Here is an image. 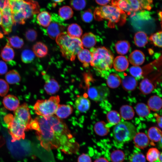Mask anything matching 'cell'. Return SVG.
<instances>
[{
	"label": "cell",
	"mask_w": 162,
	"mask_h": 162,
	"mask_svg": "<svg viewBox=\"0 0 162 162\" xmlns=\"http://www.w3.org/2000/svg\"><path fill=\"white\" fill-rule=\"evenodd\" d=\"M34 119L37 137L44 149L48 151L59 149L68 154L76 153L79 151V145L67 126L56 116H38Z\"/></svg>",
	"instance_id": "1"
},
{
	"label": "cell",
	"mask_w": 162,
	"mask_h": 162,
	"mask_svg": "<svg viewBox=\"0 0 162 162\" xmlns=\"http://www.w3.org/2000/svg\"><path fill=\"white\" fill-rule=\"evenodd\" d=\"M94 16L97 21L106 20L107 21L108 26L111 28L123 25L126 22L127 17L124 12L112 5L97 7L94 10Z\"/></svg>",
	"instance_id": "2"
},
{
	"label": "cell",
	"mask_w": 162,
	"mask_h": 162,
	"mask_svg": "<svg viewBox=\"0 0 162 162\" xmlns=\"http://www.w3.org/2000/svg\"><path fill=\"white\" fill-rule=\"evenodd\" d=\"M62 56L66 59L74 60L79 52L83 49L81 39L71 37L63 32L56 38Z\"/></svg>",
	"instance_id": "3"
},
{
	"label": "cell",
	"mask_w": 162,
	"mask_h": 162,
	"mask_svg": "<svg viewBox=\"0 0 162 162\" xmlns=\"http://www.w3.org/2000/svg\"><path fill=\"white\" fill-rule=\"evenodd\" d=\"M92 58L90 64L95 69L100 71H106L112 67L114 56L108 49L103 46L91 48Z\"/></svg>",
	"instance_id": "4"
},
{
	"label": "cell",
	"mask_w": 162,
	"mask_h": 162,
	"mask_svg": "<svg viewBox=\"0 0 162 162\" xmlns=\"http://www.w3.org/2000/svg\"><path fill=\"white\" fill-rule=\"evenodd\" d=\"M112 5L116 6L130 15L142 10H150L153 6L151 0H119L111 1Z\"/></svg>",
	"instance_id": "5"
},
{
	"label": "cell",
	"mask_w": 162,
	"mask_h": 162,
	"mask_svg": "<svg viewBox=\"0 0 162 162\" xmlns=\"http://www.w3.org/2000/svg\"><path fill=\"white\" fill-rule=\"evenodd\" d=\"M58 95L52 96L48 99L39 100L34 105V109L38 116L48 117L55 114L59 104Z\"/></svg>",
	"instance_id": "6"
},
{
	"label": "cell",
	"mask_w": 162,
	"mask_h": 162,
	"mask_svg": "<svg viewBox=\"0 0 162 162\" xmlns=\"http://www.w3.org/2000/svg\"><path fill=\"white\" fill-rule=\"evenodd\" d=\"M136 132V128L133 124L127 121H122L114 128L113 137L118 142L125 143L133 139Z\"/></svg>",
	"instance_id": "7"
},
{
	"label": "cell",
	"mask_w": 162,
	"mask_h": 162,
	"mask_svg": "<svg viewBox=\"0 0 162 162\" xmlns=\"http://www.w3.org/2000/svg\"><path fill=\"white\" fill-rule=\"evenodd\" d=\"M4 120L7 125L9 132L12 138L11 141L12 142L22 139H24V132L26 129L25 126L16 121L14 118V117L11 114H8L6 116Z\"/></svg>",
	"instance_id": "8"
},
{
	"label": "cell",
	"mask_w": 162,
	"mask_h": 162,
	"mask_svg": "<svg viewBox=\"0 0 162 162\" xmlns=\"http://www.w3.org/2000/svg\"><path fill=\"white\" fill-rule=\"evenodd\" d=\"M51 17V21L47 27L46 32L50 38L55 39L63 32L65 26L63 22V20L56 14H52Z\"/></svg>",
	"instance_id": "9"
},
{
	"label": "cell",
	"mask_w": 162,
	"mask_h": 162,
	"mask_svg": "<svg viewBox=\"0 0 162 162\" xmlns=\"http://www.w3.org/2000/svg\"><path fill=\"white\" fill-rule=\"evenodd\" d=\"M14 118L20 124L25 126L26 129L31 120L27 104L24 103L18 107L14 112Z\"/></svg>",
	"instance_id": "10"
},
{
	"label": "cell",
	"mask_w": 162,
	"mask_h": 162,
	"mask_svg": "<svg viewBox=\"0 0 162 162\" xmlns=\"http://www.w3.org/2000/svg\"><path fill=\"white\" fill-rule=\"evenodd\" d=\"M87 92L91 99L98 102L106 98L110 93L108 88L103 85L91 87L88 89Z\"/></svg>",
	"instance_id": "11"
},
{
	"label": "cell",
	"mask_w": 162,
	"mask_h": 162,
	"mask_svg": "<svg viewBox=\"0 0 162 162\" xmlns=\"http://www.w3.org/2000/svg\"><path fill=\"white\" fill-rule=\"evenodd\" d=\"M1 13L2 17L1 26L4 34H8L11 32L12 26L14 24L12 14L10 6L4 9Z\"/></svg>",
	"instance_id": "12"
},
{
	"label": "cell",
	"mask_w": 162,
	"mask_h": 162,
	"mask_svg": "<svg viewBox=\"0 0 162 162\" xmlns=\"http://www.w3.org/2000/svg\"><path fill=\"white\" fill-rule=\"evenodd\" d=\"M40 7L37 2L33 0H24L21 11L26 19L31 18L33 15L39 13Z\"/></svg>",
	"instance_id": "13"
},
{
	"label": "cell",
	"mask_w": 162,
	"mask_h": 162,
	"mask_svg": "<svg viewBox=\"0 0 162 162\" xmlns=\"http://www.w3.org/2000/svg\"><path fill=\"white\" fill-rule=\"evenodd\" d=\"M44 78L45 80L44 88L46 93L50 95L56 93L60 88L57 82L54 79L50 78L47 74H45Z\"/></svg>",
	"instance_id": "14"
},
{
	"label": "cell",
	"mask_w": 162,
	"mask_h": 162,
	"mask_svg": "<svg viewBox=\"0 0 162 162\" xmlns=\"http://www.w3.org/2000/svg\"><path fill=\"white\" fill-rule=\"evenodd\" d=\"M4 107L10 111H15L19 106V100L14 95L9 94L4 97L3 100Z\"/></svg>",
	"instance_id": "15"
},
{
	"label": "cell",
	"mask_w": 162,
	"mask_h": 162,
	"mask_svg": "<svg viewBox=\"0 0 162 162\" xmlns=\"http://www.w3.org/2000/svg\"><path fill=\"white\" fill-rule=\"evenodd\" d=\"M128 59L130 63L133 66H139L144 62L145 56L142 52L136 50L130 54Z\"/></svg>",
	"instance_id": "16"
},
{
	"label": "cell",
	"mask_w": 162,
	"mask_h": 162,
	"mask_svg": "<svg viewBox=\"0 0 162 162\" xmlns=\"http://www.w3.org/2000/svg\"><path fill=\"white\" fill-rule=\"evenodd\" d=\"M133 139L135 146L140 149H143L146 148L149 143L148 136L143 132L136 134Z\"/></svg>",
	"instance_id": "17"
},
{
	"label": "cell",
	"mask_w": 162,
	"mask_h": 162,
	"mask_svg": "<svg viewBox=\"0 0 162 162\" xmlns=\"http://www.w3.org/2000/svg\"><path fill=\"white\" fill-rule=\"evenodd\" d=\"M113 66L115 70L118 72H123L128 68L129 62L127 58L124 56H117L114 60Z\"/></svg>",
	"instance_id": "18"
},
{
	"label": "cell",
	"mask_w": 162,
	"mask_h": 162,
	"mask_svg": "<svg viewBox=\"0 0 162 162\" xmlns=\"http://www.w3.org/2000/svg\"><path fill=\"white\" fill-rule=\"evenodd\" d=\"M75 105L77 110L81 112H84L89 109L91 102L86 96H80L77 97L75 101Z\"/></svg>",
	"instance_id": "19"
},
{
	"label": "cell",
	"mask_w": 162,
	"mask_h": 162,
	"mask_svg": "<svg viewBox=\"0 0 162 162\" xmlns=\"http://www.w3.org/2000/svg\"><path fill=\"white\" fill-rule=\"evenodd\" d=\"M72 107L69 105L59 104L55 114L59 118H64L71 114Z\"/></svg>",
	"instance_id": "20"
},
{
	"label": "cell",
	"mask_w": 162,
	"mask_h": 162,
	"mask_svg": "<svg viewBox=\"0 0 162 162\" xmlns=\"http://www.w3.org/2000/svg\"><path fill=\"white\" fill-rule=\"evenodd\" d=\"M147 106L153 111H158L162 108V99L157 95L152 96L148 101Z\"/></svg>",
	"instance_id": "21"
},
{
	"label": "cell",
	"mask_w": 162,
	"mask_h": 162,
	"mask_svg": "<svg viewBox=\"0 0 162 162\" xmlns=\"http://www.w3.org/2000/svg\"><path fill=\"white\" fill-rule=\"evenodd\" d=\"M123 88L127 91L134 90L137 86L136 80L132 76H125L121 82Z\"/></svg>",
	"instance_id": "22"
},
{
	"label": "cell",
	"mask_w": 162,
	"mask_h": 162,
	"mask_svg": "<svg viewBox=\"0 0 162 162\" xmlns=\"http://www.w3.org/2000/svg\"><path fill=\"white\" fill-rule=\"evenodd\" d=\"M81 41L83 46L87 48H92L96 43V36L92 32L84 34L82 36Z\"/></svg>",
	"instance_id": "23"
},
{
	"label": "cell",
	"mask_w": 162,
	"mask_h": 162,
	"mask_svg": "<svg viewBox=\"0 0 162 162\" xmlns=\"http://www.w3.org/2000/svg\"><path fill=\"white\" fill-rule=\"evenodd\" d=\"M14 55L13 49L8 42L1 51V57L4 61L10 63L12 62Z\"/></svg>",
	"instance_id": "24"
},
{
	"label": "cell",
	"mask_w": 162,
	"mask_h": 162,
	"mask_svg": "<svg viewBox=\"0 0 162 162\" xmlns=\"http://www.w3.org/2000/svg\"><path fill=\"white\" fill-rule=\"evenodd\" d=\"M32 49L35 55L39 58L44 57L48 53L47 46L41 42H37L33 45Z\"/></svg>",
	"instance_id": "25"
},
{
	"label": "cell",
	"mask_w": 162,
	"mask_h": 162,
	"mask_svg": "<svg viewBox=\"0 0 162 162\" xmlns=\"http://www.w3.org/2000/svg\"><path fill=\"white\" fill-rule=\"evenodd\" d=\"M77 57L79 61L83 64L84 67L88 66L92 58V53L90 51L86 49L80 50L77 54Z\"/></svg>",
	"instance_id": "26"
},
{
	"label": "cell",
	"mask_w": 162,
	"mask_h": 162,
	"mask_svg": "<svg viewBox=\"0 0 162 162\" xmlns=\"http://www.w3.org/2000/svg\"><path fill=\"white\" fill-rule=\"evenodd\" d=\"M37 20L40 25L44 27H47L50 23L52 17L48 12L44 11L39 13L37 16Z\"/></svg>",
	"instance_id": "27"
},
{
	"label": "cell",
	"mask_w": 162,
	"mask_h": 162,
	"mask_svg": "<svg viewBox=\"0 0 162 162\" xmlns=\"http://www.w3.org/2000/svg\"><path fill=\"white\" fill-rule=\"evenodd\" d=\"M139 88L142 94L146 95L149 94L153 91L154 86L149 79L145 78L140 82Z\"/></svg>",
	"instance_id": "28"
},
{
	"label": "cell",
	"mask_w": 162,
	"mask_h": 162,
	"mask_svg": "<svg viewBox=\"0 0 162 162\" xmlns=\"http://www.w3.org/2000/svg\"><path fill=\"white\" fill-rule=\"evenodd\" d=\"M135 45L139 47L145 46L148 42V37L146 34L142 31H139L135 34L134 38Z\"/></svg>",
	"instance_id": "29"
},
{
	"label": "cell",
	"mask_w": 162,
	"mask_h": 162,
	"mask_svg": "<svg viewBox=\"0 0 162 162\" xmlns=\"http://www.w3.org/2000/svg\"><path fill=\"white\" fill-rule=\"evenodd\" d=\"M148 136L152 142H159L162 136V131L157 127H152L148 131Z\"/></svg>",
	"instance_id": "30"
},
{
	"label": "cell",
	"mask_w": 162,
	"mask_h": 162,
	"mask_svg": "<svg viewBox=\"0 0 162 162\" xmlns=\"http://www.w3.org/2000/svg\"><path fill=\"white\" fill-rule=\"evenodd\" d=\"M121 117L125 120L132 119L134 116V112L132 106L127 105L122 106L120 110Z\"/></svg>",
	"instance_id": "31"
},
{
	"label": "cell",
	"mask_w": 162,
	"mask_h": 162,
	"mask_svg": "<svg viewBox=\"0 0 162 162\" xmlns=\"http://www.w3.org/2000/svg\"><path fill=\"white\" fill-rule=\"evenodd\" d=\"M94 130L97 134L103 136L107 134L109 131V128L104 122L101 121L95 123L94 126Z\"/></svg>",
	"instance_id": "32"
},
{
	"label": "cell",
	"mask_w": 162,
	"mask_h": 162,
	"mask_svg": "<svg viewBox=\"0 0 162 162\" xmlns=\"http://www.w3.org/2000/svg\"><path fill=\"white\" fill-rule=\"evenodd\" d=\"M129 43L127 40H120L117 41L115 45V49L117 52L121 55L126 54L130 48Z\"/></svg>",
	"instance_id": "33"
},
{
	"label": "cell",
	"mask_w": 162,
	"mask_h": 162,
	"mask_svg": "<svg viewBox=\"0 0 162 162\" xmlns=\"http://www.w3.org/2000/svg\"><path fill=\"white\" fill-rule=\"evenodd\" d=\"M121 82L122 80L119 76L115 73L110 74L106 80L107 86L112 88H115L118 87Z\"/></svg>",
	"instance_id": "34"
},
{
	"label": "cell",
	"mask_w": 162,
	"mask_h": 162,
	"mask_svg": "<svg viewBox=\"0 0 162 162\" xmlns=\"http://www.w3.org/2000/svg\"><path fill=\"white\" fill-rule=\"evenodd\" d=\"M106 118L109 122L108 126L116 125L120 122L121 116L115 110L109 111L106 115Z\"/></svg>",
	"instance_id": "35"
},
{
	"label": "cell",
	"mask_w": 162,
	"mask_h": 162,
	"mask_svg": "<svg viewBox=\"0 0 162 162\" xmlns=\"http://www.w3.org/2000/svg\"><path fill=\"white\" fill-rule=\"evenodd\" d=\"M5 79L8 83L13 84L19 82L21 78L19 73L13 70L9 71L6 74Z\"/></svg>",
	"instance_id": "36"
},
{
	"label": "cell",
	"mask_w": 162,
	"mask_h": 162,
	"mask_svg": "<svg viewBox=\"0 0 162 162\" xmlns=\"http://www.w3.org/2000/svg\"><path fill=\"white\" fill-rule=\"evenodd\" d=\"M67 33L71 37L79 38L82 34V31L80 26L78 24L72 23L68 26Z\"/></svg>",
	"instance_id": "37"
},
{
	"label": "cell",
	"mask_w": 162,
	"mask_h": 162,
	"mask_svg": "<svg viewBox=\"0 0 162 162\" xmlns=\"http://www.w3.org/2000/svg\"><path fill=\"white\" fill-rule=\"evenodd\" d=\"M135 110L137 114L142 117H145L148 116L150 112V110L146 104L139 103L135 106Z\"/></svg>",
	"instance_id": "38"
},
{
	"label": "cell",
	"mask_w": 162,
	"mask_h": 162,
	"mask_svg": "<svg viewBox=\"0 0 162 162\" xmlns=\"http://www.w3.org/2000/svg\"><path fill=\"white\" fill-rule=\"evenodd\" d=\"M74 12L72 8L69 6H64L60 8L58 10L60 17L62 20H68L71 18Z\"/></svg>",
	"instance_id": "39"
},
{
	"label": "cell",
	"mask_w": 162,
	"mask_h": 162,
	"mask_svg": "<svg viewBox=\"0 0 162 162\" xmlns=\"http://www.w3.org/2000/svg\"><path fill=\"white\" fill-rule=\"evenodd\" d=\"M161 30L151 35L148 40L154 45L159 47H162V25Z\"/></svg>",
	"instance_id": "40"
},
{
	"label": "cell",
	"mask_w": 162,
	"mask_h": 162,
	"mask_svg": "<svg viewBox=\"0 0 162 162\" xmlns=\"http://www.w3.org/2000/svg\"><path fill=\"white\" fill-rule=\"evenodd\" d=\"M7 38L9 44L14 48H21L24 45L23 39L18 36H13Z\"/></svg>",
	"instance_id": "41"
},
{
	"label": "cell",
	"mask_w": 162,
	"mask_h": 162,
	"mask_svg": "<svg viewBox=\"0 0 162 162\" xmlns=\"http://www.w3.org/2000/svg\"><path fill=\"white\" fill-rule=\"evenodd\" d=\"M33 52L29 49H25L22 52L21 58L22 61L25 63H31L35 58Z\"/></svg>",
	"instance_id": "42"
},
{
	"label": "cell",
	"mask_w": 162,
	"mask_h": 162,
	"mask_svg": "<svg viewBox=\"0 0 162 162\" xmlns=\"http://www.w3.org/2000/svg\"><path fill=\"white\" fill-rule=\"evenodd\" d=\"M10 6L12 14L17 13L20 11L24 3V0H9Z\"/></svg>",
	"instance_id": "43"
},
{
	"label": "cell",
	"mask_w": 162,
	"mask_h": 162,
	"mask_svg": "<svg viewBox=\"0 0 162 162\" xmlns=\"http://www.w3.org/2000/svg\"><path fill=\"white\" fill-rule=\"evenodd\" d=\"M160 152L156 148H150L146 154V159L149 162H155L158 159Z\"/></svg>",
	"instance_id": "44"
},
{
	"label": "cell",
	"mask_w": 162,
	"mask_h": 162,
	"mask_svg": "<svg viewBox=\"0 0 162 162\" xmlns=\"http://www.w3.org/2000/svg\"><path fill=\"white\" fill-rule=\"evenodd\" d=\"M124 158V153L120 150H115L110 155V159L112 162H122Z\"/></svg>",
	"instance_id": "45"
},
{
	"label": "cell",
	"mask_w": 162,
	"mask_h": 162,
	"mask_svg": "<svg viewBox=\"0 0 162 162\" xmlns=\"http://www.w3.org/2000/svg\"><path fill=\"white\" fill-rule=\"evenodd\" d=\"M129 72L133 77L136 79L140 78L143 74L142 68L139 66H133L129 69Z\"/></svg>",
	"instance_id": "46"
},
{
	"label": "cell",
	"mask_w": 162,
	"mask_h": 162,
	"mask_svg": "<svg viewBox=\"0 0 162 162\" xmlns=\"http://www.w3.org/2000/svg\"><path fill=\"white\" fill-rule=\"evenodd\" d=\"M70 6L74 9L80 10L83 9L86 4L85 0H72L70 2Z\"/></svg>",
	"instance_id": "47"
},
{
	"label": "cell",
	"mask_w": 162,
	"mask_h": 162,
	"mask_svg": "<svg viewBox=\"0 0 162 162\" xmlns=\"http://www.w3.org/2000/svg\"><path fill=\"white\" fill-rule=\"evenodd\" d=\"M12 17L14 24L17 23L23 25L25 23L26 19L21 11L12 14Z\"/></svg>",
	"instance_id": "48"
},
{
	"label": "cell",
	"mask_w": 162,
	"mask_h": 162,
	"mask_svg": "<svg viewBox=\"0 0 162 162\" xmlns=\"http://www.w3.org/2000/svg\"><path fill=\"white\" fill-rule=\"evenodd\" d=\"M82 20L86 22H89L93 20V15L91 9H88L82 12L81 14Z\"/></svg>",
	"instance_id": "49"
},
{
	"label": "cell",
	"mask_w": 162,
	"mask_h": 162,
	"mask_svg": "<svg viewBox=\"0 0 162 162\" xmlns=\"http://www.w3.org/2000/svg\"><path fill=\"white\" fill-rule=\"evenodd\" d=\"M25 35L26 40L31 42L35 40L37 37L36 31L33 29H28L25 32Z\"/></svg>",
	"instance_id": "50"
},
{
	"label": "cell",
	"mask_w": 162,
	"mask_h": 162,
	"mask_svg": "<svg viewBox=\"0 0 162 162\" xmlns=\"http://www.w3.org/2000/svg\"><path fill=\"white\" fill-rule=\"evenodd\" d=\"M130 162H146L144 155L142 153L136 152L133 154L130 158Z\"/></svg>",
	"instance_id": "51"
},
{
	"label": "cell",
	"mask_w": 162,
	"mask_h": 162,
	"mask_svg": "<svg viewBox=\"0 0 162 162\" xmlns=\"http://www.w3.org/2000/svg\"><path fill=\"white\" fill-rule=\"evenodd\" d=\"M9 86L4 80L0 79V96L5 95L8 92Z\"/></svg>",
	"instance_id": "52"
},
{
	"label": "cell",
	"mask_w": 162,
	"mask_h": 162,
	"mask_svg": "<svg viewBox=\"0 0 162 162\" xmlns=\"http://www.w3.org/2000/svg\"><path fill=\"white\" fill-rule=\"evenodd\" d=\"M78 162H92L91 158L87 154H82L78 159Z\"/></svg>",
	"instance_id": "53"
},
{
	"label": "cell",
	"mask_w": 162,
	"mask_h": 162,
	"mask_svg": "<svg viewBox=\"0 0 162 162\" xmlns=\"http://www.w3.org/2000/svg\"><path fill=\"white\" fill-rule=\"evenodd\" d=\"M8 67L6 63L3 61H0V75H3L6 73Z\"/></svg>",
	"instance_id": "54"
},
{
	"label": "cell",
	"mask_w": 162,
	"mask_h": 162,
	"mask_svg": "<svg viewBox=\"0 0 162 162\" xmlns=\"http://www.w3.org/2000/svg\"><path fill=\"white\" fill-rule=\"evenodd\" d=\"M9 6V0H0V11L1 12L5 8Z\"/></svg>",
	"instance_id": "55"
},
{
	"label": "cell",
	"mask_w": 162,
	"mask_h": 162,
	"mask_svg": "<svg viewBox=\"0 0 162 162\" xmlns=\"http://www.w3.org/2000/svg\"><path fill=\"white\" fill-rule=\"evenodd\" d=\"M154 115L158 126L162 128V115L160 116L157 113H155Z\"/></svg>",
	"instance_id": "56"
},
{
	"label": "cell",
	"mask_w": 162,
	"mask_h": 162,
	"mask_svg": "<svg viewBox=\"0 0 162 162\" xmlns=\"http://www.w3.org/2000/svg\"><path fill=\"white\" fill-rule=\"evenodd\" d=\"M97 3L99 5H106L110 2V0H96Z\"/></svg>",
	"instance_id": "57"
},
{
	"label": "cell",
	"mask_w": 162,
	"mask_h": 162,
	"mask_svg": "<svg viewBox=\"0 0 162 162\" xmlns=\"http://www.w3.org/2000/svg\"><path fill=\"white\" fill-rule=\"evenodd\" d=\"M94 162H109L105 158H100L96 160Z\"/></svg>",
	"instance_id": "58"
},
{
	"label": "cell",
	"mask_w": 162,
	"mask_h": 162,
	"mask_svg": "<svg viewBox=\"0 0 162 162\" xmlns=\"http://www.w3.org/2000/svg\"><path fill=\"white\" fill-rule=\"evenodd\" d=\"M159 19L162 24V11H159L158 14Z\"/></svg>",
	"instance_id": "59"
},
{
	"label": "cell",
	"mask_w": 162,
	"mask_h": 162,
	"mask_svg": "<svg viewBox=\"0 0 162 162\" xmlns=\"http://www.w3.org/2000/svg\"><path fill=\"white\" fill-rule=\"evenodd\" d=\"M155 162H162V152L160 153L158 159Z\"/></svg>",
	"instance_id": "60"
},
{
	"label": "cell",
	"mask_w": 162,
	"mask_h": 162,
	"mask_svg": "<svg viewBox=\"0 0 162 162\" xmlns=\"http://www.w3.org/2000/svg\"><path fill=\"white\" fill-rule=\"evenodd\" d=\"M158 145L159 147L162 149V136L160 141L158 142Z\"/></svg>",
	"instance_id": "61"
},
{
	"label": "cell",
	"mask_w": 162,
	"mask_h": 162,
	"mask_svg": "<svg viewBox=\"0 0 162 162\" xmlns=\"http://www.w3.org/2000/svg\"><path fill=\"white\" fill-rule=\"evenodd\" d=\"M53 2H55L56 3H61V2H63L64 1L63 0H53L52 1Z\"/></svg>",
	"instance_id": "62"
},
{
	"label": "cell",
	"mask_w": 162,
	"mask_h": 162,
	"mask_svg": "<svg viewBox=\"0 0 162 162\" xmlns=\"http://www.w3.org/2000/svg\"><path fill=\"white\" fill-rule=\"evenodd\" d=\"M2 15L0 11V25L1 26L2 24Z\"/></svg>",
	"instance_id": "63"
},
{
	"label": "cell",
	"mask_w": 162,
	"mask_h": 162,
	"mask_svg": "<svg viewBox=\"0 0 162 162\" xmlns=\"http://www.w3.org/2000/svg\"><path fill=\"white\" fill-rule=\"evenodd\" d=\"M3 37V34L0 32V38H2Z\"/></svg>",
	"instance_id": "64"
}]
</instances>
